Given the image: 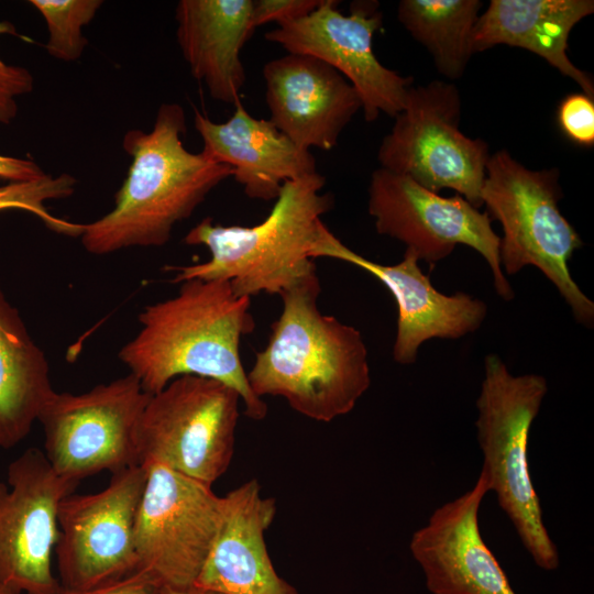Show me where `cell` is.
I'll use <instances>...</instances> for the list:
<instances>
[{
    "label": "cell",
    "instance_id": "obj_11",
    "mask_svg": "<svg viewBox=\"0 0 594 594\" xmlns=\"http://www.w3.org/2000/svg\"><path fill=\"white\" fill-rule=\"evenodd\" d=\"M367 210L378 234L400 241L431 266L459 244L475 250L491 268L497 295L504 300L514 298L501 266V239L492 219L460 195L442 197L405 175L380 167L371 175Z\"/></svg>",
    "mask_w": 594,
    "mask_h": 594
},
{
    "label": "cell",
    "instance_id": "obj_29",
    "mask_svg": "<svg viewBox=\"0 0 594 594\" xmlns=\"http://www.w3.org/2000/svg\"><path fill=\"white\" fill-rule=\"evenodd\" d=\"M55 594H161V587L134 571L123 578L87 588H66L62 585Z\"/></svg>",
    "mask_w": 594,
    "mask_h": 594
},
{
    "label": "cell",
    "instance_id": "obj_31",
    "mask_svg": "<svg viewBox=\"0 0 594 594\" xmlns=\"http://www.w3.org/2000/svg\"><path fill=\"white\" fill-rule=\"evenodd\" d=\"M161 594H220L213 591L201 588L196 585H191L183 588L162 587Z\"/></svg>",
    "mask_w": 594,
    "mask_h": 594
},
{
    "label": "cell",
    "instance_id": "obj_22",
    "mask_svg": "<svg viewBox=\"0 0 594 594\" xmlns=\"http://www.w3.org/2000/svg\"><path fill=\"white\" fill-rule=\"evenodd\" d=\"M54 392L46 355L0 288L1 449L9 450L28 437Z\"/></svg>",
    "mask_w": 594,
    "mask_h": 594
},
{
    "label": "cell",
    "instance_id": "obj_14",
    "mask_svg": "<svg viewBox=\"0 0 594 594\" xmlns=\"http://www.w3.org/2000/svg\"><path fill=\"white\" fill-rule=\"evenodd\" d=\"M337 3L322 0L310 14L279 24L265 38L288 53L314 56L337 69L355 88L367 122L381 112L395 118L404 108L413 77L385 67L373 52V36L383 23L378 4L358 1L345 15Z\"/></svg>",
    "mask_w": 594,
    "mask_h": 594
},
{
    "label": "cell",
    "instance_id": "obj_32",
    "mask_svg": "<svg viewBox=\"0 0 594 594\" xmlns=\"http://www.w3.org/2000/svg\"><path fill=\"white\" fill-rule=\"evenodd\" d=\"M0 594H23L0 581Z\"/></svg>",
    "mask_w": 594,
    "mask_h": 594
},
{
    "label": "cell",
    "instance_id": "obj_19",
    "mask_svg": "<svg viewBox=\"0 0 594 594\" xmlns=\"http://www.w3.org/2000/svg\"><path fill=\"white\" fill-rule=\"evenodd\" d=\"M234 107L224 123L197 110L194 123L204 142L202 152L229 165L249 198L276 200L285 182L317 172L309 150L297 146L270 120L252 117L241 100Z\"/></svg>",
    "mask_w": 594,
    "mask_h": 594
},
{
    "label": "cell",
    "instance_id": "obj_4",
    "mask_svg": "<svg viewBox=\"0 0 594 594\" xmlns=\"http://www.w3.org/2000/svg\"><path fill=\"white\" fill-rule=\"evenodd\" d=\"M326 184L318 172L285 182L268 216L253 227L222 226L205 218L191 228L184 243L204 245L210 258L170 266L175 283L189 279L228 280L237 296L282 295L317 275L319 250L332 232L321 216L333 199L321 194Z\"/></svg>",
    "mask_w": 594,
    "mask_h": 594
},
{
    "label": "cell",
    "instance_id": "obj_13",
    "mask_svg": "<svg viewBox=\"0 0 594 594\" xmlns=\"http://www.w3.org/2000/svg\"><path fill=\"white\" fill-rule=\"evenodd\" d=\"M78 482L58 475L43 451L30 448L0 479V581L23 594H55L52 554L57 512Z\"/></svg>",
    "mask_w": 594,
    "mask_h": 594
},
{
    "label": "cell",
    "instance_id": "obj_6",
    "mask_svg": "<svg viewBox=\"0 0 594 594\" xmlns=\"http://www.w3.org/2000/svg\"><path fill=\"white\" fill-rule=\"evenodd\" d=\"M547 392L543 376L514 375L497 354H488L475 426L483 454L481 472L487 476L490 491L534 562L553 571L560 563L559 552L543 522L528 462L530 428Z\"/></svg>",
    "mask_w": 594,
    "mask_h": 594
},
{
    "label": "cell",
    "instance_id": "obj_1",
    "mask_svg": "<svg viewBox=\"0 0 594 594\" xmlns=\"http://www.w3.org/2000/svg\"><path fill=\"white\" fill-rule=\"evenodd\" d=\"M250 306L228 280H185L175 296L143 308L119 360L151 395L179 376L206 377L233 388L245 416L262 420L267 406L251 389L240 356L241 338L254 329Z\"/></svg>",
    "mask_w": 594,
    "mask_h": 594
},
{
    "label": "cell",
    "instance_id": "obj_24",
    "mask_svg": "<svg viewBox=\"0 0 594 594\" xmlns=\"http://www.w3.org/2000/svg\"><path fill=\"white\" fill-rule=\"evenodd\" d=\"M77 179L67 173L50 174L30 182H10L0 186V211L18 209L38 218L46 228L59 234L80 237L84 224L55 217L46 201L66 199L74 195Z\"/></svg>",
    "mask_w": 594,
    "mask_h": 594
},
{
    "label": "cell",
    "instance_id": "obj_10",
    "mask_svg": "<svg viewBox=\"0 0 594 594\" xmlns=\"http://www.w3.org/2000/svg\"><path fill=\"white\" fill-rule=\"evenodd\" d=\"M146 483L134 526L136 570L162 587L195 584L222 518L211 485L162 464H142Z\"/></svg>",
    "mask_w": 594,
    "mask_h": 594
},
{
    "label": "cell",
    "instance_id": "obj_15",
    "mask_svg": "<svg viewBox=\"0 0 594 594\" xmlns=\"http://www.w3.org/2000/svg\"><path fill=\"white\" fill-rule=\"evenodd\" d=\"M488 492L481 472L472 488L438 507L413 534L409 550L431 594H516L480 531Z\"/></svg>",
    "mask_w": 594,
    "mask_h": 594
},
{
    "label": "cell",
    "instance_id": "obj_23",
    "mask_svg": "<svg viewBox=\"0 0 594 594\" xmlns=\"http://www.w3.org/2000/svg\"><path fill=\"white\" fill-rule=\"evenodd\" d=\"M483 7L479 0H402L397 16L431 55L449 80L461 78L472 51V32Z\"/></svg>",
    "mask_w": 594,
    "mask_h": 594
},
{
    "label": "cell",
    "instance_id": "obj_7",
    "mask_svg": "<svg viewBox=\"0 0 594 594\" xmlns=\"http://www.w3.org/2000/svg\"><path fill=\"white\" fill-rule=\"evenodd\" d=\"M461 96L449 81L410 87L404 108L377 152L381 167L405 175L428 190H455L472 206L481 190L491 153L482 139L460 130Z\"/></svg>",
    "mask_w": 594,
    "mask_h": 594
},
{
    "label": "cell",
    "instance_id": "obj_18",
    "mask_svg": "<svg viewBox=\"0 0 594 594\" xmlns=\"http://www.w3.org/2000/svg\"><path fill=\"white\" fill-rule=\"evenodd\" d=\"M276 514L256 480L222 496V518L194 585L220 594H298L280 578L270 558L265 531Z\"/></svg>",
    "mask_w": 594,
    "mask_h": 594
},
{
    "label": "cell",
    "instance_id": "obj_2",
    "mask_svg": "<svg viewBox=\"0 0 594 594\" xmlns=\"http://www.w3.org/2000/svg\"><path fill=\"white\" fill-rule=\"evenodd\" d=\"M186 116L176 102L162 103L150 132L129 130L122 141L131 157L113 208L85 223L81 244L92 255L130 248L165 245L174 227L189 218L232 168L205 152L191 153L182 141Z\"/></svg>",
    "mask_w": 594,
    "mask_h": 594
},
{
    "label": "cell",
    "instance_id": "obj_21",
    "mask_svg": "<svg viewBox=\"0 0 594 594\" xmlns=\"http://www.w3.org/2000/svg\"><path fill=\"white\" fill-rule=\"evenodd\" d=\"M593 12V0H491L473 29L472 51L474 54L501 44L529 51L594 99L591 75L568 56L571 31Z\"/></svg>",
    "mask_w": 594,
    "mask_h": 594
},
{
    "label": "cell",
    "instance_id": "obj_30",
    "mask_svg": "<svg viewBox=\"0 0 594 594\" xmlns=\"http://www.w3.org/2000/svg\"><path fill=\"white\" fill-rule=\"evenodd\" d=\"M47 173L30 158L0 154V178L10 182H30L46 176Z\"/></svg>",
    "mask_w": 594,
    "mask_h": 594
},
{
    "label": "cell",
    "instance_id": "obj_12",
    "mask_svg": "<svg viewBox=\"0 0 594 594\" xmlns=\"http://www.w3.org/2000/svg\"><path fill=\"white\" fill-rule=\"evenodd\" d=\"M145 483L139 464L112 473L102 491L62 499L55 553L63 587L87 588L136 570L134 526Z\"/></svg>",
    "mask_w": 594,
    "mask_h": 594
},
{
    "label": "cell",
    "instance_id": "obj_28",
    "mask_svg": "<svg viewBox=\"0 0 594 594\" xmlns=\"http://www.w3.org/2000/svg\"><path fill=\"white\" fill-rule=\"evenodd\" d=\"M322 0H257L252 3L253 28L267 22L278 25L302 19L316 10Z\"/></svg>",
    "mask_w": 594,
    "mask_h": 594
},
{
    "label": "cell",
    "instance_id": "obj_16",
    "mask_svg": "<svg viewBox=\"0 0 594 594\" xmlns=\"http://www.w3.org/2000/svg\"><path fill=\"white\" fill-rule=\"evenodd\" d=\"M318 257L353 264L391 292L398 314L393 358L399 364H413L420 345L430 339L455 340L475 332L487 315L486 304L479 298L462 292L447 295L437 290L409 250H405L399 263L383 265L355 253L332 234Z\"/></svg>",
    "mask_w": 594,
    "mask_h": 594
},
{
    "label": "cell",
    "instance_id": "obj_5",
    "mask_svg": "<svg viewBox=\"0 0 594 594\" xmlns=\"http://www.w3.org/2000/svg\"><path fill=\"white\" fill-rule=\"evenodd\" d=\"M558 168L530 169L507 151L491 154L481 190L491 219L502 224L499 262L514 275L536 266L554 285L575 321L594 324V302L570 274L568 262L583 245L574 227L561 213L563 193Z\"/></svg>",
    "mask_w": 594,
    "mask_h": 594
},
{
    "label": "cell",
    "instance_id": "obj_20",
    "mask_svg": "<svg viewBox=\"0 0 594 594\" xmlns=\"http://www.w3.org/2000/svg\"><path fill=\"white\" fill-rule=\"evenodd\" d=\"M252 0H180L177 42L191 75L218 101L235 103L245 82L240 52L254 32Z\"/></svg>",
    "mask_w": 594,
    "mask_h": 594
},
{
    "label": "cell",
    "instance_id": "obj_27",
    "mask_svg": "<svg viewBox=\"0 0 594 594\" xmlns=\"http://www.w3.org/2000/svg\"><path fill=\"white\" fill-rule=\"evenodd\" d=\"M560 129L581 146L594 144V99L584 92L570 94L559 105Z\"/></svg>",
    "mask_w": 594,
    "mask_h": 594
},
{
    "label": "cell",
    "instance_id": "obj_17",
    "mask_svg": "<svg viewBox=\"0 0 594 594\" xmlns=\"http://www.w3.org/2000/svg\"><path fill=\"white\" fill-rule=\"evenodd\" d=\"M263 76L270 121L300 148L332 150L362 109L351 82L314 56L288 53L265 64Z\"/></svg>",
    "mask_w": 594,
    "mask_h": 594
},
{
    "label": "cell",
    "instance_id": "obj_3",
    "mask_svg": "<svg viewBox=\"0 0 594 594\" xmlns=\"http://www.w3.org/2000/svg\"><path fill=\"white\" fill-rule=\"evenodd\" d=\"M317 275L284 292L267 344L246 373L253 393L280 396L300 415L329 422L349 414L371 385L361 332L318 308Z\"/></svg>",
    "mask_w": 594,
    "mask_h": 594
},
{
    "label": "cell",
    "instance_id": "obj_25",
    "mask_svg": "<svg viewBox=\"0 0 594 594\" xmlns=\"http://www.w3.org/2000/svg\"><path fill=\"white\" fill-rule=\"evenodd\" d=\"M30 3L42 14L46 23L47 53L63 62L79 59L88 43L82 29L94 20L103 1L31 0Z\"/></svg>",
    "mask_w": 594,
    "mask_h": 594
},
{
    "label": "cell",
    "instance_id": "obj_8",
    "mask_svg": "<svg viewBox=\"0 0 594 594\" xmlns=\"http://www.w3.org/2000/svg\"><path fill=\"white\" fill-rule=\"evenodd\" d=\"M241 398L215 380L184 375L151 395L136 432L139 464L154 462L211 485L228 470Z\"/></svg>",
    "mask_w": 594,
    "mask_h": 594
},
{
    "label": "cell",
    "instance_id": "obj_26",
    "mask_svg": "<svg viewBox=\"0 0 594 594\" xmlns=\"http://www.w3.org/2000/svg\"><path fill=\"white\" fill-rule=\"evenodd\" d=\"M16 35L15 26L9 21H0V35ZM34 79L30 70L22 66L9 65L0 59V123L10 124L18 114L16 98L33 91Z\"/></svg>",
    "mask_w": 594,
    "mask_h": 594
},
{
    "label": "cell",
    "instance_id": "obj_9",
    "mask_svg": "<svg viewBox=\"0 0 594 594\" xmlns=\"http://www.w3.org/2000/svg\"><path fill=\"white\" fill-rule=\"evenodd\" d=\"M150 397L130 373L78 394L55 391L37 418L54 471L79 483L139 465L136 432Z\"/></svg>",
    "mask_w": 594,
    "mask_h": 594
}]
</instances>
